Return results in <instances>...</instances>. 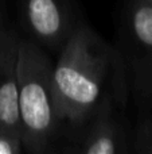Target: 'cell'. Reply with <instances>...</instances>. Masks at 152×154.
I'll return each mask as SVG.
<instances>
[{"label":"cell","mask_w":152,"mask_h":154,"mask_svg":"<svg viewBox=\"0 0 152 154\" xmlns=\"http://www.w3.org/2000/svg\"><path fill=\"white\" fill-rule=\"evenodd\" d=\"M53 88L62 125L81 128L109 96L127 99L121 56L86 24H80L59 50Z\"/></svg>","instance_id":"1"},{"label":"cell","mask_w":152,"mask_h":154,"mask_svg":"<svg viewBox=\"0 0 152 154\" xmlns=\"http://www.w3.org/2000/svg\"><path fill=\"white\" fill-rule=\"evenodd\" d=\"M53 68L42 46L22 38L18 54V109L24 150L32 154L48 152L62 126L53 88Z\"/></svg>","instance_id":"2"},{"label":"cell","mask_w":152,"mask_h":154,"mask_svg":"<svg viewBox=\"0 0 152 154\" xmlns=\"http://www.w3.org/2000/svg\"><path fill=\"white\" fill-rule=\"evenodd\" d=\"M20 19L31 41L61 50L77 24L72 0H20Z\"/></svg>","instance_id":"3"},{"label":"cell","mask_w":152,"mask_h":154,"mask_svg":"<svg viewBox=\"0 0 152 154\" xmlns=\"http://www.w3.org/2000/svg\"><path fill=\"white\" fill-rule=\"evenodd\" d=\"M125 27L135 89L147 100L152 96V7L145 0H129Z\"/></svg>","instance_id":"4"},{"label":"cell","mask_w":152,"mask_h":154,"mask_svg":"<svg viewBox=\"0 0 152 154\" xmlns=\"http://www.w3.org/2000/svg\"><path fill=\"white\" fill-rule=\"evenodd\" d=\"M127 99L109 96L101 103L93 116L85 123L77 146L73 152L82 154H117L125 153V134L116 115V106L124 104Z\"/></svg>","instance_id":"5"},{"label":"cell","mask_w":152,"mask_h":154,"mask_svg":"<svg viewBox=\"0 0 152 154\" xmlns=\"http://www.w3.org/2000/svg\"><path fill=\"white\" fill-rule=\"evenodd\" d=\"M22 37L11 27L0 32V127L20 131L18 109V54Z\"/></svg>","instance_id":"6"},{"label":"cell","mask_w":152,"mask_h":154,"mask_svg":"<svg viewBox=\"0 0 152 154\" xmlns=\"http://www.w3.org/2000/svg\"><path fill=\"white\" fill-rule=\"evenodd\" d=\"M133 145L135 152L152 154V115L150 109L140 111Z\"/></svg>","instance_id":"7"},{"label":"cell","mask_w":152,"mask_h":154,"mask_svg":"<svg viewBox=\"0 0 152 154\" xmlns=\"http://www.w3.org/2000/svg\"><path fill=\"white\" fill-rule=\"evenodd\" d=\"M23 150L24 146L20 131L0 127V154H20Z\"/></svg>","instance_id":"8"},{"label":"cell","mask_w":152,"mask_h":154,"mask_svg":"<svg viewBox=\"0 0 152 154\" xmlns=\"http://www.w3.org/2000/svg\"><path fill=\"white\" fill-rule=\"evenodd\" d=\"M5 4L4 0H0V32L4 30L5 24H4V16H5V10H4Z\"/></svg>","instance_id":"9"},{"label":"cell","mask_w":152,"mask_h":154,"mask_svg":"<svg viewBox=\"0 0 152 154\" xmlns=\"http://www.w3.org/2000/svg\"><path fill=\"white\" fill-rule=\"evenodd\" d=\"M145 2H147V3H148V4H150V5H151V7H152V0H145Z\"/></svg>","instance_id":"10"}]
</instances>
